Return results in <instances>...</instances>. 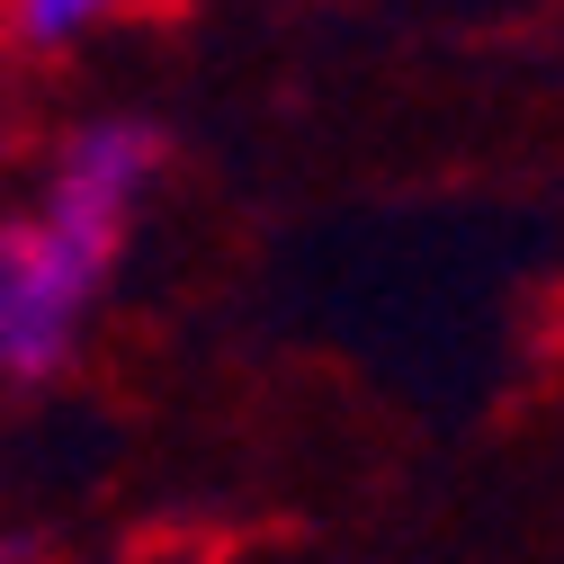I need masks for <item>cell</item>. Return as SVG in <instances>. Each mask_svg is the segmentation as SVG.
I'll return each instance as SVG.
<instances>
[{
	"mask_svg": "<svg viewBox=\"0 0 564 564\" xmlns=\"http://www.w3.org/2000/svg\"><path fill=\"white\" fill-rule=\"evenodd\" d=\"M117 10H134V0H19V36L28 45H73Z\"/></svg>",
	"mask_w": 564,
	"mask_h": 564,
	"instance_id": "2",
	"label": "cell"
},
{
	"mask_svg": "<svg viewBox=\"0 0 564 564\" xmlns=\"http://www.w3.org/2000/svg\"><path fill=\"white\" fill-rule=\"evenodd\" d=\"M153 171H162V126L153 117H90L63 144V162L45 180V206L0 234V377L10 386H36L73 359L82 314H90Z\"/></svg>",
	"mask_w": 564,
	"mask_h": 564,
	"instance_id": "1",
	"label": "cell"
}]
</instances>
